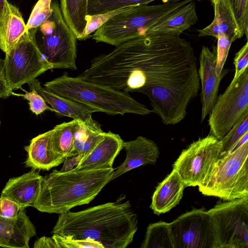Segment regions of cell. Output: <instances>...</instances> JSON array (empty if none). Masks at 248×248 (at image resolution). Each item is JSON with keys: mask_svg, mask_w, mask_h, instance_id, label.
<instances>
[{"mask_svg": "<svg viewBox=\"0 0 248 248\" xmlns=\"http://www.w3.org/2000/svg\"><path fill=\"white\" fill-rule=\"evenodd\" d=\"M137 230V215L130 202L117 200L59 214L52 233L92 240L104 248H125Z\"/></svg>", "mask_w": 248, "mask_h": 248, "instance_id": "1", "label": "cell"}, {"mask_svg": "<svg viewBox=\"0 0 248 248\" xmlns=\"http://www.w3.org/2000/svg\"><path fill=\"white\" fill-rule=\"evenodd\" d=\"M113 168L61 172L54 170L43 178L40 192L33 207L60 214L88 204L110 181Z\"/></svg>", "mask_w": 248, "mask_h": 248, "instance_id": "2", "label": "cell"}, {"mask_svg": "<svg viewBox=\"0 0 248 248\" xmlns=\"http://www.w3.org/2000/svg\"><path fill=\"white\" fill-rule=\"evenodd\" d=\"M44 87L60 96L88 106L96 112L112 115L126 113L145 115L152 112L128 93L70 77L67 73L46 82Z\"/></svg>", "mask_w": 248, "mask_h": 248, "instance_id": "3", "label": "cell"}, {"mask_svg": "<svg viewBox=\"0 0 248 248\" xmlns=\"http://www.w3.org/2000/svg\"><path fill=\"white\" fill-rule=\"evenodd\" d=\"M192 0H183L153 5H134L130 9L115 15L100 27L91 37L96 42L117 46L144 33L150 27Z\"/></svg>", "mask_w": 248, "mask_h": 248, "instance_id": "4", "label": "cell"}, {"mask_svg": "<svg viewBox=\"0 0 248 248\" xmlns=\"http://www.w3.org/2000/svg\"><path fill=\"white\" fill-rule=\"evenodd\" d=\"M199 191L225 201L248 196V141L218 158Z\"/></svg>", "mask_w": 248, "mask_h": 248, "instance_id": "5", "label": "cell"}, {"mask_svg": "<svg viewBox=\"0 0 248 248\" xmlns=\"http://www.w3.org/2000/svg\"><path fill=\"white\" fill-rule=\"evenodd\" d=\"M51 12L38 27L41 40L38 47L53 68L77 69V38L65 22L57 0L52 1Z\"/></svg>", "mask_w": 248, "mask_h": 248, "instance_id": "6", "label": "cell"}, {"mask_svg": "<svg viewBox=\"0 0 248 248\" xmlns=\"http://www.w3.org/2000/svg\"><path fill=\"white\" fill-rule=\"evenodd\" d=\"M37 29L27 30L16 46L5 54V74L13 91L21 89L23 85L53 69L38 47L36 39Z\"/></svg>", "mask_w": 248, "mask_h": 248, "instance_id": "7", "label": "cell"}, {"mask_svg": "<svg viewBox=\"0 0 248 248\" xmlns=\"http://www.w3.org/2000/svg\"><path fill=\"white\" fill-rule=\"evenodd\" d=\"M207 212L217 248H248V196L218 202Z\"/></svg>", "mask_w": 248, "mask_h": 248, "instance_id": "8", "label": "cell"}, {"mask_svg": "<svg viewBox=\"0 0 248 248\" xmlns=\"http://www.w3.org/2000/svg\"><path fill=\"white\" fill-rule=\"evenodd\" d=\"M221 140L209 134L192 142L172 165L185 187L200 185L219 157Z\"/></svg>", "mask_w": 248, "mask_h": 248, "instance_id": "9", "label": "cell"}, {"mask_svg": "<svg viewBox=\"0 0 248 248\" xmlns=\"http://www.w3.org/2000/svg\"><path fill=\"white\" fill-rule=\"evenodd\" d=\"M248 110V68L232 80L210 113V134L220 140Z\"/></svg>", "mask_w": 248, "mask_h": 248, "instance_id": "10", "label": "cell"}, {"mask_svg": "<svg viewBox=\"0 0 248 248\" xmlns=\"http://www.w3.org/2000/svg\"><path fill=\"white\" fill-rule=\"evenodd\" d=\"M170 225L174 248H217L213 223L204 208L186 212Z\"/></svg>", "mask_w": 248, "mask_h": 248, "instance_id": "11", "label": "cell"}, {"mask_svg": "<svg viewBox=\"0 0 248 248\" xmlns=\"http://www.w3.org/2000/svg\"><path fill=\"white\" fill-rule=\"evenodd\" d=\"M213 48L211 51L207 46H202L199 57L198 73L202 85V122L212 111L217 98L220 82L229 72L228 69H223L219 76L217 75V47L213 46Z\"/></svg>", "mask_w": 248, "mask_h": 248, "instance_id": "12", "label": "cell"}, {"mask_svg": "<svg viewBox=\"0 0 248 248\" xmlns=\"http://www.w3.org/2000/svg\"><path fill=\"white\" fill-rule=\"evenodd\" d=\"M28 84L30 90L40 94L59 117L67 116L83 123L89 128L102 129L99 123L92 118V114L96 112L95 109L46 90L36 78Z\"/></svg>", "mask_w": 248, "mask_h": 248, "instance_id": "13", "label": "cell"}, {"mask_svg": "<svg viewBox=\"0 0 248 248\" xmlns=\"http://www.w3.org/2000/svg\"><path fill=\"white\" fill-rule=\"evenodd\" d=\"M123 149L126 156L121 165L114 169L110 181L124 173L147 164H155L159 156L160 152L157 144L142 136L135 140L124 141Z\"/></svg>", "mask_w": 248, "mask_h": 248, "instance_id": "14", "label": "cell"}, {"mask_svg": "<svg viewBox=\"0 0 248 248\" xmlns=\"http://www.w3.org/2000/svg\"><path fill=\"white\" fill-rule=\"evenodd\" d=\"M123 140L119 134L109 131L103 139L74 168L78 170L112 168L116 157L123 149Z\"/></svg>", "mask_w": 248, "mask_h": 248, "instance_id": "15", "label": "cell"}, {"mask_svg": "<svg viewBox=\"0 0 248 248\" xmlns=\"http://www.w3.org/2000/svg\"><path fill=\"white\" fill-rule=\"evenodd\" d=\"M43 177L35 170L10 178L1 195L14 201L24 208L33 207L40 192Z\"/></svg>", "mask_w": 248, "mask_h": 248, "instance_id": "16", "label": "cell"}, {"mask_svg": "<svg viewBox=\"0 0 248 248\" xmlns=\"http://www.w3.org/2000/svg\"><path fill=\"white\" fill-rule=\"evenodd\" d=\"M35 234V227L25 210L16 218L0 216V247L29 248V241Z\"/></svg>", "mask_w": 248, "mask_h": 248, "instance_id": "17", "label": "cell"}, {"mask_svg": "<svg viewBox=\"0 0 248 248\" xmlns=\"http://www.w3.org/2000/svg\"><path fill=\"white\" fill-rule=\"evenodd\" d=\"M214 8V18L203 29L198 30V36L224 35L234 42L242 35L229 0H211Z\"/></svg>", "mask_w": 248, "mask_h": 248, "instance_id": "18", "label": "cell"}, {"mask_svg": "<svg viewBox=\"0 0 248 248\" xmlns=\"http://www.w3.org/2000/svg\"><path fill=\"white\" fill-rule=\"evenodd\" d=\"M27 31L18 8L5 0L0 13V49L5 54L8 53Z\"/></svg>", "mask_w": 248, "mask_h": 248, "instance_id": "19", "label": "cell"}, {"mask_svg": "<svg viewBox=\"0 0 248 248\" xmlns=\"http://www.w3.org/2000/svg\"><path fill=\"white\" fill-rule=\"evenodd\" d=\"M185 187L178 173L172 169L157 186L152 196L150 208L157 215L169 212L179 203Z\"/></svg>", "mask_w": 248, "mask_h": 248, "instance_id": "20", "label": "cell"}, {"mask_svg": "<svg viewBox=\"0 0 248 248\" xmlns=\"http://www.w3.org/2000/svg\"><path fill=\"white\" fill-rule=\"evenodd\" d=\"M197 20L195 4L192 0L150 27L144 33L180 36L185 30L195 24Z\"/></svg>", "mask_w": 248, "mask_h": 248, "instance_id": "21", "label": "cell"}, {"mask_svg": "<svg viewBox=\"0 0 248 248\" xmlns=\"http://www.w3.org/2000/svg\"><path fill=\"white\" fill-rule=\"evenodd\" d=\"M50 132L51 130L38 135L24 147L28 154L25 162L26 167L34 170H48L63 162L65 159L56 155L50 148Z\"/></svg>", "mask_w": 248, "mask_h": 248, "instance_id": "22", "label": "cell"}, {"mask_svg": "<svg viewBox=\"0 0 248 248\" xmlns=\"http://www.w3.org/2000/svg\"><path fill=\"white\" fill-rule=\"evenodd\" d=\"M78 122L73 119L56 125L51 130L49 146L57 156L64 159L69 157L73 148L74 133Z\"/></svg>", "mask_w": 248, "mask_h": 248, "instance_id": "23", "label": "cell"}, {"mask_svg": "<svg viewBox=\"0 0 248 248\" xmlns=\"http://www.w3.org/2000/svg\"><path fill=\"white\" fill-rule=\"evenodd\" d=\"M88 4V0H60L62 16L77 40L86 26Z\"/></svg>", "mask_w": 248, "mask_h": 248, "instance_id": "24", "label": "cell"}, {"mask_svg": "<svg viewBox=\"0 0 248 248\" xmlns=\"http://www.w3.org/2000/svg\"><path fill=\"white\" fill-rule=\"evenodd\" d=\"M140 247L174 248L170 223L160 221L149 224Z\"/></svg>", "mask_w": 248, "mask_h": 248, "instance_id": "25", "label": "cell"}, {"mask_svg": "<svg viewBox=\"0 0 248 248\" xmlns=\"http://www.w3.org/2000/svg\"><path fill=\"white\" fill-rule=\"evenodd\" d=\"M248 132V110H246L230 131L220 140L221 157L232 152L238 140Z\"/></svg>", "mask_w": 248, "mask_h": 248, "instance_id": "26", "label": "cell"}, {"mask_svg": "<svg viewBox=\"0 0 248 248\" xmlns=\"http://www.w3.org/2000/svg\"><path fill=\"white\" fill-rule=\"evenodd\" d=\"M133 6L125 7L112 11L88 15L86 17V24L83 32L78 40L84 41L91 37V34L94 33L100 27L109 20L115 15L131 8Z\"/></svg>", "mask_w": 248, "mask_h": 248, "instance_id": "27", "label": "cell"}, {"mask_svg": "<svg viewBox=\"0 0 248 248\" xmlns=\"http://www.w3.org/2000/svg\"><path fill=\"white\" fill-rule=\"evenodd\" d=\"M52 0H39L34 6L27 25V30L37 29L49 16Z\"/></svg>", "mask_w": 248, "mask_h": 248, "instance_id": "28", "label": "cell"}, {"mask_svg": "<svg viewBox=\"0 0 248 248\" xmlns=\"http://www.w3.org/2000/svg\"><path fill=\"white\" fill-rule=\"evenodd\" d=\"M240 31L248 38V0H229Z\"/></svg>", "mask_w": 248, "mask_h": 248, "instance_id": "29", "label": "cell"}, {"mask_svg": "<svg viewBox=\"0 0 248 248\" xmlns=\"http://www.w3.org/2000/svg\"><path fill=\"white\" fill-rule=\"evenodd\" d=\"M59 248H104L98 242L90 239H77L70 236L53 234Z\"/></svg>", "mask_w": 248, "mask_h": 248, "instance_id": "30", "label": "cell"}, {"mask_svg": "<svg viewBox=\"0 0 248 248\" xmlns=\"http://www.w3.org/2000/svg\"><path fill=\"white\" fill-rule=\"evenodd\" d=\"M14 95L22 97L29 101L30 110L36 115H39L46 110L54 112V110L46 104L43 97L37 92L31 90L29 92H26L24 94H16Z\"/></svg>", "mask_w": 248, "mask_h": 248, "instance_id": "31", "label": "cell"}, {"mask_svg": "<svg viewBox=\"0 0 248 248\" xmlns=\"http://www.w3.org/2000/svg\"><path fill=\"white\" fill-rule=\"evenodd\" d=\"M217 38V44L216 46V71L217 75L219 76L223 69L231 44L233 42L224 35H219Z\"/></svg>", "mask_w": 248, "mask_h": 248, "instance_id": "32", "label": "cell"}, {"mask_svg": "<svg viewBox=\"0 0 248 248\" xmlns=\"http://www.w3.org/2000/svg\"><path fill=\"white\" fill-rule=\"evenodd\" d=\"M25 208L21 206L10 199L0 197V216L6 218H16Z\"/></svg>", "mask_w": 248, "mask_h": 248, "instance_id": "33", "label": "cell"}, {"mask_svg": "<svg viewBox=\"0 0 248 248\" xmlns=\"http://www.w3.org/2000/svg\"><path fill=\"white\" fill-rule=\"evenodd\" d=\"M156 0H104L105 4L109 11L121 9L130 6L140 4H149ZM163 3H173L183 0H162Z\"/></svg>", "mask_w": 248, "mask_h": 248, "instance_id": "34", "label": "cell"}, {"mask_svg": "<svg viewBox=\"0 0 248 248\" xmlns=\"http://www.w3.org/2000/svg\"><path fill=\"white\" fill-rule=\"evenodd\" d=\"M233 64L235 66V73L232 80L237 79L248 68V43L242 46L235 54Z\"/></svg>", "mask_w": 248, "mask_h": 248, "instance_id": "35", "label": "cell"}, {"mask_svg": "<svg viewBox=\"0 0 248 248\" xmlns=\"http://www.w3.org/2000/svg\"><path fill=\"white\" fill-rule=\"evenodd\" d=\"M14 93L6 77L4 61L0 56V98H6L14 95Z\"/></svg>", "mask_w": 248, "mask_h": 248, "instance_id": "36", "label": "cell"}, {"mask_svg": "<svg viewBox=\"0 0 248 248\" xmlns=\"http://www.w3.org/2000/svg\"><path fill=\"white\" fill-rule=\"evenodd\" d=\"M82 158L83 156L80 154L71 157H66L63 161V165L59 171L65 172L71 171L78 164Z\"/></svg>", "mask_w": 248, "mask_h": 248, "instance_id": "37", "label": "cell"}, {"mask_svg": "<svg viewBox=\"0 0 248 248\" xmlns=\"http://www.w3.org/2000/svg\"><path fill=\"white\" fill-rule=\"evenodd\" d=\"M34 248H59V246L52 236H43L38 239L34 243Z\"/></svg>", "mask_w": 248, "mask_h": 248, "instance_id": "38", "label": "cell"}, {"mask_svg": "<svg viewBox=\"0 0 248 248\" xmlns=\"http://www.w3.org/2000/svg\"><path fill=\"white\" fill-rule=\"evenodd\" d=\"M5 0H0V13L2 8Z\"/></svg>", "mask_w": 248, "mask_h": 248, "instance_id": "39", "label": "cell"}, {"mask_svg": "<svg viewBox=\"0 0 248 248\" xmlns=\"http://www.w3.org/2000/svg\"></svg>", "mask_w": 248, "mask_h": 248, "instance_id": "40", "label": "cell"}]
</instances>
